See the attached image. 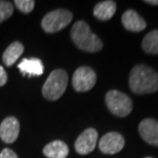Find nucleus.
<instances>
[{
  "label": "nucleus",
  "instance_id": "aec40b11",
  "mask_svg": "<svg viewBox=\"0 0 158 158\" xmlns=\"http://www.w3.org/2000/svg\"><path fill=\"white\" fill-rule=\"evenodd\" d=\"M7 82V74L2 66H0V86H3Z\"/></svg>",
  "mask_w": 158,
  "mask_h": 158
},
{
  "label": "nucleus",
  "instance_id": "6e6552de",
  "mask_svg": "<svg viewBox=\"0 0 158 158\" xmlns=\"http://www.w3.org/2000/svg\"><path fill=\"white\" fill-rule=\"evenodd\" d=\"M124 144V138L118 132L112 131L103 135L100 140L99 148L105 154H116L123 149Z\"/></svg>",
  "mask_w": 158,
  "mask_h": 158
},
{
  "label": "nucleus",
  "instance_id": "7ed1b4c3",
  "mask_svg": "<svg viewBox=\"0 0 158 158\" xmlns=\"http://www.w3.org/2000/svg\"><path fill=\"white\" fill-rule=\"evenodd\" d=\"M67 84L68 74L62 69L53 70L43 84V97L48 101H56L64 94Z\"/></svg>",
  "mask_w": 158,
  "mask_h": 158
},
{
  "label": "nucleus",
  "instance_id": "4468645a",
  "mask_svg": "<svg viewBox=\"0 0 158 158\" xmlns=\"http://www.w3.org/2000/svg\"><path fill=\"white\" fill-rule=\"evenodd\" d=\"M116 12V3L111 0L99 2L94 8V15L98 20L108 21Z\"/></svg>",
  "mask_w": 158,
  "mask_h": 158
},
{
  "label": "nucleus",
  "instance_id": "a211bd4d",
  "mask_svg": "<svg viewBox=\"0 0 158 158\" xmlns=\"http://www.w3.org/2000/svg\"><path fill=\"white\" fill-rule=\"evenodd\" d=\"M15 4L22 12L29 14V12L33 10L35 1H33V0H15Z\"/></svg>",
  "mask_w": 158,
  "mask_h": 158
},
{
  "label": "nucleus",
  "instance_id": "412c9836",
  "mask_svg": "<svg viewBox=\"0 0 158 158\" xmlns=\"http://www.w3.org/2000/svg\"><path fill=\"white\" fill-rule=\"evenodd\" d=\"M145 2L151 5H158V0H146Z\"/></svg>",
  "mask_w": 158,
  "mask_h": 158
},
{
  "label": "nucleus",
  "instance_id": "dca6fc26",
  "mask_svg": "<svg viewBox=\"0 0 158 158\" xmlns=\"http://www.w3.org/2000/svg\"><path fill=\"white\" fill-rule=\"evenodd\" d=\"M142 47L145 52L158 55V29L151 31L144 37Z\"/></svg>",
  "mask_w": 158,
  "mask_h": 158
},
{
  "label": "nucleus",
  "instance_id": "f257e3e1",
  "mask_svg": "<svg viewBox=\"0 0 158 158\" xmlns=\"http://www.w3.org/2000/svg\"><path fill=\"white\" fill-rule=\"evenodd\" d=\"M129 86L138 94L155 93L158 90V73L146 65H137L129 75Z\"/></svg>",
  "mask_w": 158,
  "mask_h": 158
},
{
  "label": "nucleus",
  "instance_id": "f8f14e48",
  "mask_svg": "<svg viewBox=\"0 0 158 158\" xmlns=\"http://www.w3.org/2000/svg\"><path fill=\"white\" fill-rule=\"evenodd\" d=\"M21 73L25 76H40L43 74V64L41 60L37 58L24 59L18 65Z\"/></svg>",
  "mask_w": 158,
  "mask_h": 158
},
{
  "label": "nucleus",
  "instance_id": "9b49d317",
  "mask_svg": "<svg viewBox=\"0 0 158 158\" xmlns=\"http://www.w3.org/2000/svg\"><path fill=\"white\" fill-rule=\"evenodd\" d=\"M121 22L125 29L131 32H141L147 26L144 19L132 9L124 11V14L122 15Z\"/></svg>",
  "mask_w": 158,
  "mask_h": 158
},
{
  "label": "nucleus",
  "instance_id": "2eb2a0df",
  "mask_svg": "<svg viewBox=\"0 0 158 158\" xmlns=\"http://www.w3.org/2000/svg\"><path fill=\"white\" fill-rule=\"evenodd\" d=\"M24 52V45L19 41H15L4 50L2 56L3 63L6 66H12Z\"/></svg>",
  "mask_w": 158,
  "mask_h": 158
},
{
  "label": "nucleus",
  "instance_id": "1a4fd4ad",
  "mask_svg": "<svg viewBox=\"0 0 158 158\" xmlns=\"http://www.w3.org/2000/svg\"><path fill=\"white\" fill-rule=\"evenodd\" d=\"M20 134V122L15 117L5 118L0 124V138L6 144H12Z\"/></svg>",
  "mask_w": 158,
  "mask_h": 158
},
{
  "label": "nucleus",
  "instance_id": "6ab92c4d",
  "mask_svg": "<svg viewBox=\"0 0 158 158\" xmlns=\"http://www.w3.org/2000/svg\"><path fill=\"white\" fill-rule=\"evenodd\" d=\"M0 158H18V156L11 149L5 148V149H3L2 152L0 153Z\"/></svg>",
  "mask_w": 158,
  "mask_h": 158
},
{
  "label": "nucleus",
  "instance_id": "9d476101",
  "mask_svg": "<svg viewBox=\"0 0 158 158\" xmlns=\"http://www.w3.org/2000/svg\"><path fill=\"white\" fill-rule=\"evenodd\" d=\"M139 132L146 143L158 147V121L146 118L139 124Z\"/></svg>",
  "mask_w": 158,
  "mask_h": 158
},
{
  "label": "nucleus",
  "instance_id": "f3484780",
  "mask_svg": "<svg viewBox=\"0 0 158 158\" xmlns=\"http://www.w3.org/2000/svg\"><path fill=\"white\" fill-rule=\"evenodd\" d=\"M14 12V5L9 1L0 0V24L11 17Z\"/></svg>",
  "mask_w": 158,
  "mask_h": 158
},
{
  "label": "nucleus",
  "instance_id": "f03ea898",
  "mask_svg": "<svg viewBox=\"0 0 158 158\" xmlns=\"http://www.w3.org/2000/svg\"><path fill=\"white\" fill-rule=\"evenodd\" d=\"M71 38L78 48L88 52H97L103 48V42L96 34L91 32L84 21L76 22L71 29Z\"/></svg>",
  "mask_w": 158,
  "mask_h": 158
},
{
  "label": "nucleus",
  "instance_id": "ddd939ff",
  "mask_svg": "<svg viewBox=\"0 0 158 158\" xmlns=\"http://www.w3.org/2000/svg\"><path fill=\"white\" fill-rule=\"evenodd\" d=\"M43 154L47 158H66L69 154V148L63 141L56 140L43 148Z\"/></svg>",
  "mask_w": 158,
  "mask_h": 158
},
{
  "label": "nucleus",
  "instance_id": "20e7f679",
  "mask_svg": "<svg viewBox=\"0 0 158 158\" xmlns=\"http://www.w3.org/2000/svg\"><path fill=\"white\" fill-rule=\"evenodd\" d=\"M105 101L111 113L119 117H125L132 110V102L131 98L119 90L113 89L108 91Z\"/></svg>",
  "mask_w": 158,
  "mask_h": 158
},
{
  "label": "nucleus",
  "instance_id": "423d86ee",
  "mask_svg": "<svg viewBox=\"0 0 158 158\" xmlns=\"http://www.w3.org/2000/svg\"><path fill=\"white\" fill-rule=\"evenodd\" d=\"M97 75L89 67H80L74 72L72 84L76 91H88L94 86Z\"/></svg>",
  "mask_w": 158,
  "mask_h": 158
},
{
  "label": "nucleus",
  "instance_id": "4be33fe9",
  "mask_svg": "<svg viewBox=\"0 0 158 158\" xmlns=\"http://www.w3.org/2000/svg\"><path fill=\"white\" fill-rule=\"evenodd\" d=\"M145 158H152V157H145Z\"/></svg>",
  "mask_w": 158,
  "mask_h": 158
},
{
  "label": "nucleus",
  "instance_id": "39448f33",
  "mask_svg": "<svg viewBox=\"0 0 158 158\" xmlns=\"http://www.w3.org/2000/svg\"><path fill=\"white\" fill-rule=\"evenodd\" d=\"M73 15L66 9H56L48 12L41 22V27L47 33H56L71 23Z\"/></svg>",
  "mask_w": 158,
  "mask_h": 158
},
{
  "label": "nucleus",
  "instance_id": "0eeeda50",
  "mask_svg": "<svg viewBox=\"0 0 158 158\" xmlns=\"http://www.w3.org/2000/svg\"><path fill=\"white\" fill-rule=\"evenodd\" d=\"M98 143V131L94 128H87L77 138L75 150L78 154L86 155L93 152Z\"/></svg>",
  "mask_w": 158,
  "mask_h": 158
}]
</instances>
